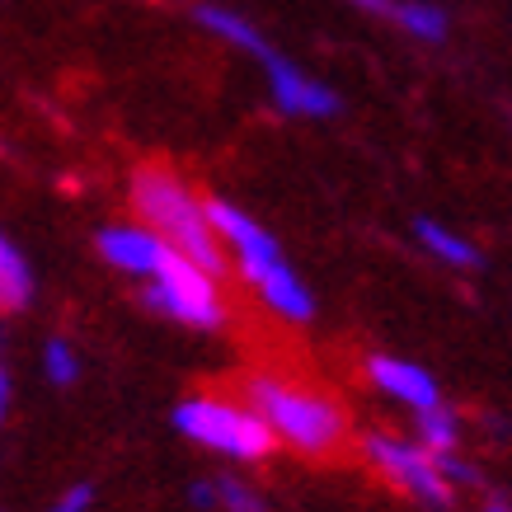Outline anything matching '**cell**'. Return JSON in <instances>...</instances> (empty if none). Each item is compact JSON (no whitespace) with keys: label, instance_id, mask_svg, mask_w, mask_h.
I'll list each match as a JSON object with an SVG mask.
<instances>
[{"label":"cell","instance_id":"cell-1","mask_svg":"<svg viewBox=\"0 0 512 512\" xmlns=\"http://www.w3.org/2000/svg\"><path fill=\"white\" fill-rule=\"evenodd\" d=\"M132 207H137L141 226H151L156 235H165L179 254H188L198 268H207L212 278L226 273V249L221 235L212 226L207 202L193 198V188L165 165H141L132 174Z\"/></svg>","mask_w":512,"mask_h":512},{"label":"cell","instance_id":"cell-9","mask_svg":"<svg viewBox=\"0 0 512 512\" xmlns=\"http://www.w3.org/2000/svg\"><path fill=\"white\" fill-rule=\"evenodd\" d=\"M367 376L386 390L390 400L409 404V409H419V414L442 404L433 376L423 372V367H414V362H404V357H372V362H367Z\"/></svg>","mask_w":512,"mask_h":512},{"label":"cell","instance_id":"cell-12","mask_svg":"<svg viewBox=\"0 0 512 512\" xmlns=\"http://www.w3.org/2000/svg\"><path fill=\"white\" fill-rule=\"evenodd\" d=\"M29 301H33L29 259L19 254L15 240H0V306H5V311H24Z\"/></svg>","mask_w":512,"mask_h":512},{"label":"cell","instance_id":"cell-18","mask_svg":"<svg viewBox=\"0 0 512 512\" xmlns=\"http://www.w3.org/2000/svg\"><path fill=\"white\" fill-rule=\"evenodd\" d=\"M90 498H94L90 484H76V489H66V494L57 498L47 512H85V508H90Z\"/></svg>","mask_w":512,"mask_h":512},{"label":"cell","instance_id":"cell-21","mask_svg":"<svg viewBox=\"0 0 512 512\" xmlns=\"http://www.w3.org/2000/svg\"><path fill=\"white\" fill-rule=\"evenodd\" d=\"M489 512H512V508H503V503H494V508H489Z\"/></svg>","mask_w":512,"mask_h":512},{"label":"cell","instance_id":"cell-8","mask_svg":"<svg viewBox=\"0 0 512 512\" xmlns=\"http://www.w3.org/2000/svg\"><path fill=\"white\" fill-rule=\"evenodd\" d=\"M99 254L109 259L118 273H132V278H156V268L165 264V254H170V240L156 235L151 226H104L99 231Z\"/></svg>","mask_w":512,"mask_h":512},{"label":"cell","instance_id":"cell-7","mask_svg":"<svg viewBox=\"0 0 512 512\" xmlns=\"http://www.w3.org/2000/svg\"><path fill=\"white\" fill-rule=\"evenodd\" d=\"M264 71H268V94H273V104H278L287 118H334L339 113V94L320 85L315 76H306L296 62H287L282 52L268 47L264 57Z\"/></svg>","mask_w":512,"mask_h":512},{"label":"cell","instance_id":"cell-20","mask_svg":"<svg viewBox=\"0 0 512 512\" xmlns=\"http://www.w3.org/2000/svg\"><path fill=\"white\" fill-rule=\"evenodd\" d=\"M362 10H372V15H395V0H353Z\"/></svg>","mask_w":512,"mask_h":512},{"label":"cell","instance_id":"cell-3","mask_svg":"<svg viewBox=\"0 0 512 512\" xmlns=\"http://www.w3.org/2000/svg\"><path fill=\"white\" fill-rule=\"evenodd\" d=\"M174 428L193 437V442H202V447L221 451V456H235V461H264L268 451L278 447V433L268 428L254 404L212 400V395L179 404L174 409Z\"/></svg>","mask_w":512,"mask_h":512},{"label":"cell","instance_id":"cell-6","mask_svg":"<svg viewBox=\"0 0 512 512\" xmlns=\"http://www.w3.org/2000/svg\"><path fill=\"white\" fill-rule=\"evenodd\" d=\"M367 456L381 475L409 489V494L428 503V508H451V484L442 480L437 470V456L428 447H414V442H395V437H367Z\"/></svg>","mask_w":512,"mask_h":512},{"label":"cell","instance_id":"cell-13","mask_svg":"<svg viewBox=\"0 0 512 512\" xmlns=\"http://www.w3.org/2000/svg\"><path fill=\"white\" fill-rule=\"evenodd\" d=\"M395 24L409 38H423V43H442L447 38V10L433 5V0H400L395 5Z\"/></svg>","mask_w":512,"mask_h":512},{"label":"cell","instance_id":"cell-4","mask_svg":"<svg viewBox=\"0 0 512 512\" xmlns=\"http://www.w3.org/2000/svg\"><path fill=\"white\" fill-rule=\"evenodd\" d=\"M146 306L170 315V320H184L193 329H217L226 320L217 278L193 264L188 254H179V249H170L165 264L156 268V278L146 282Z\"/></svg>","mask_w":512,"mask_h":512},{"label":"cell","instance_id":"cell-2","mask_svg":"<svg viewBox=\"0 0 512 512\" xmlns=\"http://www.w3.org/2000/svg\"><path fill=\"white\" fill-rule=\"evenodd\" d=\"M249 404L264 414V423L278 433V442L306 451V456H329L343 442V414L339 404L320 390L287 386L282 376H249L245 386Z\"/></svg>","mask_w":512,"mask_h":512},{"label":"cell","instance_id":"cell-10","mask_svg":"<svg viewBox=\"0 0 512 512\" xmlns=\"http://www.w3.org/2000/svg\"><path fill=\"white\" fill-rule=\"evenodd\" d=\"M414 235H419V245L428 249L433 259H442V264H451V268H480V249L470 245L466 235L447 231L442 221L419 217V221H414Z\"/></svg>","mask_w":512,"mask_h":512},{"label":"cell","instance_id":"cell-15","mask_svg":"<svg viewBox=\"0 0 512 512\" xmlns=\"http://www.w3.org/2000/svg\"><path fill=\"white\" fill-rule=\"evenodd\" d=\"M43 372H47V381H52V386H71V381H76L80 376V357L71 353V343L66 339H52L43 348Z\"/></svg>","mask_w":512,"mask_h":512},{"label":"cell","instance_id":"cell-14","mask_svg":"<svg viewBox=\"0 0 512 512\" xmlns=\"http://www.w3.org/2000/svg\"><path fill=\"white\" fill-rule=\"evenodd\" d=\"M456 437H461V419L451 414L447 404H437V409H423L419 414V447L437 451H456Z\"/></svg>","mask_w":512,"mask_h":512},{"label":"cell","instance_id":"cell-17","mask_svg":"<svg viewBox=\"0 0 512 512\" xmlns=\"http://www.w3.org/2000/svg\"><path fill=\"white\" fill-rule=\"evenodd\" d=\"M437 470H442V480L447 484H470L475 480V470H470L456 451H437Z\"/></svg>","mask_w":512,"mask_h":512},{"label":"cell","instance_id":"cell-11","mask_svg":"<svg viewBox=\"0 0 512 512\" xmlns=\"http://www.w3.org/2000/svg\"><path fill=\"white\" fill-rule=\"evenodd\" d=\"M193 19H198L207 33H217V38H226V43L245 47V52H254V57H264V52H268L264 33L254 29L245 15H235V10H221V5H198V10H193Z\"/></svg>","mask_w":512,"mask_h":512},{"label":"cell","instance_id":"cell-5","mask_svg":"<svg viewBox=\"0 0 512 512\" xmlns=\"http://www.w3.org/2000/svg\"><path fill=\"white\" fill-rule=\"evenodd\" d=\"M207 212H212V226H217L221 245L235 249L240 273H245L259 292H264L268 282H278L282 273H292V268H287V259H282L278 240H273L259 221L249 217V212H240V207H231V202H221V198L207 202Z\"/></svg>","mask_w":512,"mask_h":512},{"label":"cell","instance_id":"cell-19","mask_svg":"<svg viewBox=\"0 0 512 512\" xmlns=\"http://www.w3.org/2000/svg\"><path fill=\"white\" fill-rule=\"evenodd\" d=\"M188 503H193V508H212V503H217V480L193 484V489H188Z\"/></svg>","mask_w":512,"mask_h":512},{"label":"cell","instance_id":"cell-16","mask_svg":"<svg viewBox=\"0 0 512 512\" xmlns=\"http://www.w3.org/2000/svg\"><path fill=\"white\" fill-rule=\"evenodd\" d=\"M217 503L226 512H264L259 494H254L249 484H240L235 475H221V480H217Z\"/></svg>","mask_w":512,"mask_h":512}]
</instances>
